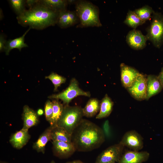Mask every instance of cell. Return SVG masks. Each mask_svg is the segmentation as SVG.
Listing matches in <instances>:
<instances>
[{
    "mask_svg": "<svg viewBox=\"0 0 163 163\" xmlns=\"http://www.w3.org/2000/svg\"><path fill=\"white\" fill-rule=\"evenodd\" d=\"M105 140L102 129L90 121L82 119L72 134V142L76 151H91L99 147Z\"/></svg>",
    "mask_w": 163,
    "mask_h": 163,
    "instance_id": "1",
    "label": "cell"
},
{
    "mask_svg": "<svg viewBox=\"0 0 163 163\" xmlns=\"http://www.w3.org/2000/svg\"><path fill=\"white\" fill-rule=\"evenodd\" d=\"M59 12L38 1L34 6L18 15L17 19L18 23L23 26L41 30L56 23Z\"/></svg>",
    "mask_w": 163,
    "mask_h": 163,
    "instance_id": "2",
    "label": "cell"
},
{
    "mask_svg": "<svg viewBox=\"0 0 163 163\" xmlns=\"http://www.w3.org/2000/svg\"><path fill=\"white\" fill-rule=\"evenodd\" d=\"M76 12L83 27H100L98 9L92 4L85 1L78 2L76 5Z\"/></svg>",
    "mask_w": 163,
    "mask_h": 163,
    "instance_id": "3",
    "label": "cell"
},
{
    "mask_svg": "<svg viewBox=\"0 0 163 163\" xmlns=\"http://www.w3.org/2000/svg\"><path fill=\"white\" fill-rule=\"evenodd\" d=\"M83 116L82 108L81 107L65 105L57 125L63 128L72 135L82 121Z\"/></svg>",
    "mask_w": 163,
    "mask_h": 163,
    "instance_id": "4",
    "label": "cell"
},
{
    "mask_svg": "<svg viewBox=\"0 0 163 163\" xmlns=\"http://www.w3.org/2000/svg\"><path fill=\"white\" fill-rule=\"evenodd\" d=\"M152 18L146 37L155 47L159 48L163 44V14L155 12Z\"/></svg>",
    "mask_w": 163,
    "mask_h": 163,
    "instance_id": "5",
    "label": "cell"
},
{
    "mask_svg": "<svg viewBox=\"0 0 163 163\" xmlns=\"http://www.w3.org/2000/svg\"><path fill=\"white\" fill-rule=\"evenodd\" d=\"M84 96L90 97V93L85 91L79 87L78 81L75 78H72L69 86L64 91L57 94H53L48 97L50 99L61 100L63 104L69 105L71 101L75 97Z\"/></svg>",
    "mask_w": 163,
    "mask_h": 163,
    "instance_id": "6",
    "label": "cell"
},
{
    "mask_svg": "<svg viewBox=\"0 0 163 163\" xmlns=\"http://www.w3.org/2000/svg\"><path fill=\"white\" fill-rule=\"evenodd\" d=\"M124 147L120 142L109 147L98 156L95 163L118 162L123 155Z\"/></svg>",
    "mask_w": 163,
    "mask_h": 163,
    "instance_id": "7",
    "label": "cell"
},
{
    "mask_svg": "<svg viewBox=\"0 0 163 163\" xmlns=\"http://www.w3.org/2000/svg\"><path fill=\"white\" fill-rule=\"evenodd\" d=\"M126 89L132 96L136 100L141 101L146 99L147 76L139 73L131 86Z\"/></svg>",
    "mask_w": 163,
    "mask_h": 163,
    "instance_id": "8",
    "label": "cell"
},
{
    "mask_svg": "<svg viewBox=\"0 0 163 163\" xmlns=\"http://www.w3.org/2000/svg\"><path fill=\"white\" fill-rule=\"evenodd\" d=\"M124 147H126L131 150L139 151L143 147V138L135 130L126 132L120 142Z\"/></svg>",
    "mask_w": 163,
    "mask_h": 163,
    "instance_id": "9",
    "label": "cell"
},
{
    "mask_svg": "<svg viewBox=\"0 0 163 163\" xmlns=\"http://www.w3.org/2000/svg\"><path fill=\"white\" fill-rule=\"evenodd\" d=\"M147 39L140 30L133 29L127 34L126 41L128 45L136 50H142L146 46Z\"/></svg>",
    "mask_w": 163,
    "mask_h": 163,
    "instance_id": "10",
    "label": "cell"
},
{
    "mask_svg": "<svg viewBox=\"0 0 163 163\" xmlns=\"http://www.w3.org/2000/svg\"><path fill=\"white\" fill-rule=\"evenodd\" d=\"M149 155L147 151H127L123 154L118 163H142L148 159Z\"/></svg>",
    "mask_w": 163,
    "mask_h": 163,
    "instance_id": "11",
    "label": "cell"
},
{
    "mask_svg": "<svg viewBox=\"0 0 163 163\" xmlns=\"http://www.w3.org/2000/svg\"><path fill=\"white\" fill-rule=\"evenodd\" d=\"M120 68L121 82L126 89L131 86L140 73L135 68L124 63L120 64Z\"/></svg>",
    "mask_w": 163,
    "mask_h": 163,
    "instance_id": "12",
    "label": "cell"
},
{
    "mask_svg": "<svg viewBox=\"0 0 163 163\" xmlns=\"http://www.w3.org/2000/svg\"><path fill=\"white\" fill-rule=\"evenodd\" d=\"M53 150L55 155L61 158H67L72 155L76 151L72 143L53 141Z\"/></svg>",
    "mask_w": 163,
    "mask_h": 163,
    "instance_id": "13",
    "label": "cell"
},
{
    "mask_svg": "<svg viewBox=\"0 0 163 163\" xmlns=\"http://www.w3.org/2000/svg\"><path fill=\"white\" fill-rule=\"evenodd\" d=\"M30 138L28 130L22 128L11 136L9 141L14 148L20 149L26 145Z\"/></svg>",
    "mask_w": 163,
    "mask_h": 163,
    "instance_id": "14",
    "label": "cell"
},
{
    "mask_svg": "<svg viewBox=\"0 0 163 163\" xmlns=\"http://www.w3.org/2000/svg\"><path fill=\"white\" fill-rule=\"evenodd\" d=\"M163 87L160 82L158 76L150 75L147 76V91L146 100L160 92Z\"/></svg>",
    "mask_w": 163,
    "mask_h": 163,
    "instance_id": "15",
    "label": "cell"
},
{
    "mask_svg": "<svg viewBox=\"0 0 163 163\" xmlns=\"http://www.w3.org/2000/svg\"><path fill=\"white\" fill-rule=\"evenodd\" d=\"M22 118V128L26 129L28 130L30 128L36 125L39 122L38 116L37 113L26 105L23 107Z\"/></svg>",
    "mask_w": 163,
    "mask_h": 163,
    "instance_id": "16",
    "label": "cell"
},
{
    "mask_svg": "<svg viewBox=\"0 0 163 163\" xmlns=\"http://www.w3.org/2000/svg\"><path fill=\"white\" fill-rule=\"evenodd\" d=\"M51 126V140L53 141L72 143V135L64 128L58 125Z\"/></svg>",
    "mask_w": 163,
    "mask_h": 163,
    "instance_id": "17",
    "label": "cell"
},
{
    "mask_svg": "<svg viewBox=\"0 0 163 163\" xmlns=\"http://www.w3.org/2000/svg\"><path fill=\"white\" fill-rule=\"evenodd\" d=\"M113 104L111 99L106 94L100 102V110L96 119H101L108 117L112 111Z\"/></svg>",
    "mask_w": 163,
    "mask_h": 163,
    "instance_id": "18",
    "label": "cell"
},
{
    "mask_svg": "<svg viewBox=\"0 0 163 163\" xmlns=\"http://www.w3.org/2000/svg\"><path fill=\"white\" fill-rule=\"evenodd\" d=\"M30 29L29 28L21 36L7 41L4 50L6 55H8L10 51L13 49H18L20 51L22 48L28 46L25 43L24 38Z\"/></svg>",
    "mask_w": 163,
    "mask_h": 163,
    "instance_id": "19",
    "label": "cell"
},
{
    "mask_svg": "<svg viewBox=\"0 0 163 163\" xmlns=\"http://www.w3.org/2000/svg\"><path fill=\"white\" fill-rule=\"evenodd\" d=\"M51 127L50 126L40 135L37 141L34 144L33 148L38 152L44 153L46 143L51 140Z\"/></svg>",
    "mask_w": 163,
    "mask_h": 163,
    "instance_id": "20",
    "label": "cell"
},
{
    "mask_svg": "<svg viewBox=\"0 0 163 163\" xmlns=\"http://www.w3.org/2000/svg\"><path fill=\"white\" fill-rule=\"evenodd\" d=\"M100 102L96 98L90 99L87 102L84 108H82L84 116L91 117L99 112L100 110Z\"/></svg>",
    "mask_w": 163,
    "mask_h": 163,
    "instance_id": "21",
    "label": "cell"
},
{
    "mask_svg": "<svg viewBox=\"0 0 163 163\" xmlns=\"http://www.w3.org/2000/svg\"><path fill=\"white\" fill-rule=\"evenodd\" d=\"M53 105V112L51 118L48 121L50 126H57L62 113L64 105L59 100L54 99L52 101Z\"/></svg>",
    "mask_w": 163,
    "mask_h": 163,
    "instance_id": "22",
    "label": "cell"
},
{
    "mask_svg": "<svg viewBox=\"0 0 163 163\" xmlns=\"http://www.w3.org/2000/svg\"><path fill=\"white\" fill-rule=\"evenodd\" d=\"M124 23L128 26L136 29L138 26L144 23L136 14L134 11L129 10Z\"/></svg>",
    "mask_w": 163,
    "mask_h": 163,
    "instance_id": "23",
    "label": "cell"
},
{
    "mask_svg": "<svg viewBox=\"0 0 163 163\" xmlns=\"http://www.w3.org/2000/svg\"><path fill=\"white\" fill-rule=\"evenodd\" d=\"M42 4L53 10L59 12L65 9L67 1L63 0H43L40 1Z\"/></svg>",
    "mask_w": 163,
    "mask_h": 163,
    "instance_id": "24",
    "label": "cell"
},
{
    "mask_svg": "<svg viewBox=\"0 0 163 163\" xmlns=\"http://www.w3.org/2000/svg\"><path fill=\"white\" fill-rule=\"evenodd\" d=\"M138 16L144 22L150 20L155 12L152 8L148 5L136 9L134 11Z\"/></svg>",
    "mask_w": 163,
    "mask_h": 163,
    "instance_id": "25",
    "label": "cell"
},
{
    "mask_svg": "<svg viewBox=\"0 0 163 163\" xmlns=\"http://www.w3.org/2000/svg\"><path fill=\"white\" fill-rule=\"evenodd\" d=\"M46 79H50L54 86V91H57L58 88L62 84L65 83L66 78L60 75L57 74L52 72L49 75L45 77Z\"/></svg>",
    "mask_w": 163,
    "mask_h": 163,
    "instance_id": "26",
    "label": "cell"
},
{
    "mask_svg": "<svg viewBox=\"0 0 163 163\" xmlns=\"http://www.w3.org/2000/svg\"><path fill=\"white\" fill-rule=\"evenodd\" d=\"M56 23L62 28H66L71 26L68 11L65 9L59 12Z\"/></svg>",
    "mask_w": 163,
    "mask_h": 163,
    "instance_id": "27",
    "label": "cell"
},
{
    "mask_svg": "<svg viewBox=\"0 0 163 163\" xmlns=\"http://www.w3.org/2000/svg\"><path fill=\"white\" fill-rule=\"evenodd\" d=\"M9 1L12 7L18 15L22 14L26 10L24 8L25 1L10 0Z\"/></svg>",
    "mask_w": 163,
    "mask_h": 163,
    "instance_id": "28",
    "label": "cell"
},
{
    "mask_svg": "<svg viewBox=\"0 0 163 163\" xmlns=\"http://www.w3.org/2000/svg\"><path fill=\"white\" fill-rule=\"evenodd\" d=\"M53 104L52 101L47 100L45 103L44 107L45 115L46 119L49 121L51 118L53 112Z\"/></svg>",
    "mask_w": 163,
    "mask_h": 163,
    "instance_id": "29",
    "label": "cell"
},
{
    "mask_svg": "<svg viewBox=\"0 0 163 163\" xmlns=\"http://www.w3.org/2000/svg\"><path fill=\"white\" fill-rule=\"evenodd\" d=\"M68 14L71 26L75 24L78 18L76 12L69 11Z\"/></svg>",
    "mask_w": 163,
    "mask_h": 163,
    "instance_id": "30",
    "label": "cell"
},
{
    "mask_svg": "<svg viewBox=\"0 0 163 163\" xmlns=\"http://www.w3.org/2000/svg\"><path fill=\"white\" fill-rule=\"evenodd\" d=\"M7 41L4 36L2 34L0 35V52L5 50Z\"/></svg>",
    "mask_w": 163,
    "mask_h": 163,
    "instance_id": "31",
    "label": "cell"
},
{
    "mask_svg": "<svg viewBox=\"0 0 163 163\" xmlns=\"http://www.w3.org/2000/svg\"><path fill=\"white\" fill-rule=\"evenodd\" d=\"M38 0H27L25 1V4L29 8L34 6L38 2Z\"/></svg>",
    "mask_w": 163,
    "mask_h": 163,
    "instance_id": "32",
    "label": "cell"
},
{
    "mask_svg": "<svg viewBox=\"0 0 163 163\" xmlns=\"http://www.w3.org/2000/svg\"><path fill=\"white\" fill-rule=\"evenodd\" d=\"M158 77L161 85L163 87V68H162L161 72L158 76Z\"/></svg>",
    "mask_w": 163,
    "mask_h": 163,
    "instance_id": "33",
    "label": "cell"
},
{
    "mask_svg": "<svg viewBox=\"0 0 163 163\" xmlns=\"http://www.w3.org/2000/svg\"><path fill=\"white\" fill-rule=\"evenodd\" d=\"M37 113L38 116H40L43 114L44 111L43 109L41 108H39L37 110Z\"/></svg>",
    "mask_w": 163,
    "mask_h": 163,
    "instance_id": "34",
    "label": "cell"
},
{
    "mask_svg": "<svg viewBox=\"0 0 163 163\" xmlns=\"http://www.w3.org/2000/svg\"><path fill=\"white\" fill-rule=\"evenodd\" d=\"M74 163H84L79 160H75L74 161Z\"/></svg>",
    "mask_w": 163,
    "mask_h": 163,
    "instance_id": "35",
    "label": "cell"
},
{
    "mask_svg": "<svg viewBox=\"0 0 163 163\" xmlns=\"http://www.w3.org/2000/svg\"><path fill=\"white\" fill-rule=\"evenodd\" d=\"M67 163H74V161H71V162H68Z\"/></svg>",
    "mask_w": 163,
    "mask_h": 163,
    "instance_id": "36",
    "label": "cell"
},
{
    "mask_svg": "<svg viewBox=\"0 0 163 163\" xmlns=\"http://www.w3.org/2000/svg\"><path fill=\"white\" fill-rule=\"evenodd\" d=\"M50 163H55V162L54 161H52Z\"/></svg>",
    "mask_w": 163,
    "mask_h": 163,
    "instance_id": "37",
    "label": "cell"
},
{
    "mask_svg": "<svg viewBox=\"0 0 163 163\" xmlns=\"http://www.w3.org/2000/svg\"><path fill=\"white\" fill-rule=\"evenodd\" d=\"M116 163V162H111V163Z\"/></svg>",
    "mask_w": 163,
    "mask_h": 163,
    "instance_id": "38",
    "label": "cell"
},
{
    "mask_svg": "<svg viewBox=\"0 0 163 163\" xmlns=\"http://www.w3.org/2000/svg\"></svg>",
    "mask_w": 163,
    "mask_h": 163,
    "instance_id": "39",
    "label": "cell"
}]
</instances>
